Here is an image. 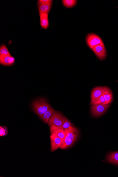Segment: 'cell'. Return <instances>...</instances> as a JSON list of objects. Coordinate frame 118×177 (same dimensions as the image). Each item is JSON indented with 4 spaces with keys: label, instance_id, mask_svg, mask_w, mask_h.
<instances>
[{
    "label": "cell",
    "instance_id": "52a82bcc",
    "mask_svg": "<svg viewBox=\"0 0 118 177\" xmlns=\"http://www.w3.org/2000/svg\"><path fill=\"white\" fill-rule=\"evenodd\" d=\"M92 50L95 55L100 59H104L106 57L107 52L105 47L101 45H97Z\"/></svg>",
    "mask_w": 118,
    "mask_h": 177
},
{
    "label": "cell",
    "instance_id": "3957f363",
    "mask_svg": "<svg viewBox=\"0 0 118 177\" xmlns=\"http://www.w3.org/2000/svg\"><path fill=\"white\" fill-rule=\"evenodd\" d=\"M65 121V116L60 112L55 111L49 118L47 124L49 127L52 126L60 127L62 125Z\"/></svg>",
    "mask_w": 118,
    "mask_h": 177
},
{
    "label": "cell",
    "instance_id": "e0dca14e",
    "mask_svg": "<svg viewBox=\"0 0 118 177\" xmlns=\"http://www.w3.org/2000/svg\"><path fill=\"white\" fill-rule=\"evenodd\" d=\"M52 132H54L56 133L58 136H59V137H60L62 140H63V143H64V142H65L66 135V133L65 130H64L63 129H58V130H55L53 131Z\"/></svg>",
    "mask_w": 118,
    "mask_h": 177
},
{
    "label": "cell",
    "instance_id": "ffe728a7",
    "mask_svg": "<svg viewBox=\"0 0 118 177\" xmlns=\"http://www.w3.org/2000/svg\"><path fill=\"white\" fill-rule=\"evenodd\" d=\"M105 102H106V100H105V98L104 96V95H103L99 97L92 105H100V104L103 105H105Z\"/></svg>",
    "mask_w": 118,
    "mask_h": 177
},
{
    "label": "cell",
    "instance_id": "8fae6325",
    "mask_svg": "<svg viewBox=\"0 0 118 177\" xmlns=\"http://www.w3.org/2000/svg\"><path fill=\"white\" fill-rule=\"evenodd\" d=\"M40 18V25L41 28L46 30L49 27L48 14L43 13L39 15Z\"/></svg>",
    "mask_w": 118,
    "mask_h": 177
},
{
    "label": "cell",
    "instance_id": "d6986e66",
    "mask_svg": "<svg viewBox=\"0 0 118 177\" xmlns=\"http://www.w3.org/2000/svg\"><path fill=\"white\" fill-rule=\"evenodd\" d=\"M105 100V105H108V104H110L113 101V94L112 93H110L108 94H105L104 95Z\"/></svg>",
    "mask_w": 118,
    "mask_h": 177
},
{
    "label": "cell",
    "instance_id": "6da1fadb",
    "mask_svg": "<svg viewBox=\"0 0 118 177\" xmlns=\"http://www.w3.org/2000/svg\"><path fill=\"white\" fill-rule=\"evenodd\" d=\"M32 107L37 115L40 116L46 112L50 106L46 99L40 98L33 102Z\"/></svg>",
    "mask_w": 118,
    "mask_h": 177
},
{
    "label": "cell",
    "instance_id": "30bf717a",
    "mask_svg": "<svg viewBox=\"0 0 118 177\" xmlns=\"http://www.w3.org/2000/svg\"><path fill=\"white\" fill-rule=\"evenodd\" d=\"M53 2H49L43 3L37 5L39 15L43 13L48 14L50 11Z\"/></svg>",
    "mask_w": 118,
    "mask_h": 177
},
{
    "label": "cell",
    "instance_id": "7a4b0ae2",
    "mask_svg": "<svg viewBox=\"0 0 118 177\" xmlns=\"http://www.w3.org/2000/svg\"><path fill=\"white\" fill-rule=\"evenodd\" d=\"M112 92L107 87H97L93 88L91 92L90 105H93L99 98L103 95L108 94Z\"/></svg>",
    "mask_w": 118,
    "mask_h": 177
},
{
    "label": "cell",
    "instance_id": "5b68a950",
    "mask_svg": "<svg viewBox=\"0 0 118 177\" xmlns=\"http://www.w3.org/2000/svg\"><path fill=\"white\" fill-rule=\"evenodd\" d=\"M51 150L52 152L58 149H61L63 143V141L54 132L51 133Z\"/></svg>",
    "mask_w": 118,
    "mask_h": 177
},
{
    "label": "cell",
    "instance_id": "44dd1931",
    "mask_svg": "<svg viewBox=\"0 0 118 177\" xmlns=\"http://www.w3.org/2000/svg\"><path fill=\"white\" fill-rule=\"evenodd\" d=\"M8 130L5 127L1 126L0 127V136H5L8 134Z\"/></svg>",
    "mask_w": 118,
    "mask_h": 177
},
{
    "label": "cell",
    "instance_id": "ba28073f",
    "mask_svg": "<svg viewBox=\"0 0 118 177\" xmlns=\"http://www.w3.org/2000/svg\"><path fill=\"white\" fill-rule=\"evenodd\" d=\"M66 135L71 140L75 141L77 140L78 136V129L73 126H70L67 129H65Z\"/></svg>",
    "mask_w": 118,
    "mask_h": 177
},
{
    "label": "cell",
    "instance_id": "7402d4cb",
    "mask_svg": "<svg viewBox=\"0 0 118 177\" xmlns=\"http://www.w3.org/2000/svg\"><path fill=\"white\" fill-rule=\"evenodd\" d=\"M53 1H51V0H39V1H38V3H37V5L41 3L49 2Z\"/></svg>",
    "mask_w": 118,
    "mask_h": 177
},
{
    "label": "cell",
    "instance_id": "4fadbf2b",
    "mask_svg": "<svg viewBox=\"0 0 118 177\" xmlns=\"http://www.w3.org/2000/svg\"><path fill=\"white\" fill-rule=\"evenodd\" d=\"M54 112V109L50 107L46 112H45L42 115L39 116V117L43 120L45 123L47 124L49 121V118H50L51 116L52 115Z\"/></svg>",
    "mask_w": 118,
    "mask_h": 177
},
{
    "label": "cell",
    "instance_id": "2e32d148",
    "mask_svg": "<svg viewBox=\"0 0 118 177\" xmlns=\"http://www.w3.org/2000/svg\"><path fill=\"white\" fill-rule=\"evenodd\" d=\"M62 2L65 7L70 8L75 6L77 3V1L75 0H63Z\"/></svg>",
    "mask_w": 118,
    "mask_h": 177
},
{
    "label": "cell",
    "instance_id": "9a60e30c",
    "mask_svg": "<svg viewBox=\"0 0 118 177\" xmlns=\"http://www.w3.org/2000/svg\"><path fill=\"white\" fill-rule=\"evenodd\" d=\"M75 141L71 140L66 135L65 138L62 146L61 147L62 149H65L71 147Z\"/></svg>",
    "mask_w": 118,
    "mask_h": 177
},
{
    "label": "cell",
    "instance_id": "8992f818",
    "mask_svg": "<svg viewBox=\"0 0 118 177\" xmlns=\"http://www.w3.org/2000/svg\"><path fill=\"white\" fill-rule=\"evenodd\" d=\"M109 104L106 105H92L91 107V112L93 116L99 117L104 114L109 107Z\"/></svg>",
    "mask_w": 118,
    "mask_h": 177
},
{
    "label": "cell",
    "instance_id": "7c38bea8",
    "mask_svg": "<svg viewBox=\"0 0 118 177\" xmlns=\"http://www.w3.org/2000/svg\"><path fill=\"white\" fill-rule=\"evenodd\" d=\"M107 160L110 163L118 165V151L110 153L107 156Z\"/></svg>",
    "mask_w": 118,
    "mask_h": 177
},
{
    "label": "cell",
    "instance_id": "9c48e42d",
    "mask_svg": "<svg viewBox=\"0 0 118 177\" xmlns=\"http://www.w3.org/2000/svg\"><path fill=\"white\" fill-rule=\"evenodd\" d=\"M14 62L15 59L11 55H0V63L2 65L11 66Z\"/></svg>",
    "mask_w": 118,
    "mask_h": 177
},
{
    "label": "cell",
    "instance_id": "277c9868",
    "mask_svg": "<svg viewBox=\"0 0 118 177\" xmlns=\"http://www.w3.org/2000/svg\"><path fill=\"white\" fill-rule=\"evenodd\" d=\"M86 41L88 46L92 50L95 46L98 45H101L105 47L104 43L100 37L94 33H91L87 35Z\"/></svg>",
    "mask_w": 118,
    "mask_h": 177
},
{
    "label": "cell",
    "instance_id": "5bb4252c",
    "mask_svg": "<svg viewBox=\"0 0 118 177\" xmlns=\"http://www.w3.org/2000/svg\"><path fill=\"white\" fill-rule=\"evenodd\" d=\"M65 121L64 124L60 127H57L55 126H52L50 127V132L51 133L53 131L58 129H67L70 126H74V124L67 119V118L65 117Z\"/></svg>",
    "mask_w": 118,
    "mask_h": 177
},
{
    "label": "cell",
    "instance_id": "ac0fdd59",
    "mask_svg": "<svg viewBox=\"0 0 118 177\" xmlns=\"http://www.w3.org/2000/svg\"><path fill=\"white\" fill-rule=\"evenodd\" d=\"M11 55L7 46L4 44H2L0 47V55Z\"/></svg>",
    "mask_w": 118,
    "mask_h": 177
}]
</instances>
